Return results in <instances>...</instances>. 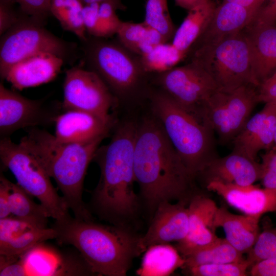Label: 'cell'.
Listing matches in <instances>:
<instances>
[{
	"instance_id": "6da1fadb",
	"label": "cell",
	"mask_w": 276,
	"mask_h": 276,
	"mask_svg": "<svg viewBox=\"0 0 276 276\" xmlns=\"http://www.w3.org/2000/svg\"><path fill=\"white\" fill-rule=\"evenodd\" d=\"M135 181L147 206L155 212L164 201L187 202L192 180L158 120L150 112L137 122Z\"/></svg>"
},
{
	"instance_id": "7a4b0ae2",
	"label": "cell",
	"mask_w": 276,
	"mask_h": 276,
	"mask_svg": "<svg viewBox=\"0 0 276 276\" xmlns=\"http://www.w3.org/2000/svg\"><path fill=\"white\" fill-rule=\"evenodd\" d=\"M136 128L137 122L132 120L117 124L110 142L99 147L94 158L101 174L91 205L100 217L115 225L121 226L137 210L133 190Z\"/></svg>"
},
{
	"instance_id": "3957f363",
	"label": "cell",
	"mask_w": 276,
	"mask_h": 276,
	"mask_svg": "<svg viewBox=\"0 0 276 276\" xmlns=\"http://www.w3.org/2000/svg\"><path fill=\"white\" fill-rule=\"evenodd\" d=\"M60 243L75 247L93 274L125 276L135 257L145 251L141 237L122 226H108L71 216L52 226Z\"/></svg>"
},
{
	"instance_id": "277c9868",
	"label": "cell",
	"mask_w": 276,
	"mask_h": 276,
	"mask_svg": "<svg viewBox=\"0 0 276 276\" xmlns=\"http://www.w3.org/2000/svg\"><path fill=\"white\" fill-rule=\"evenodd\" d=\"M104 138L87 143H62L45 130L29 128L20 144L38 160L56 181L75 218L92 220L82 199L85 176Z\"/></svg>"
},
{
	"instance_id": "5b68a950",
	"label": "cell",
	"mask_w": 276,
	"mask_h": 276,
	"mask_svg": "<svg viewBox=\"0 0 276 276\" xmlns=\"http://www.w3.org/2000/svg\"><path fill=\"white\" fill-rule=\"evenodd\" d=\"M108 38L88 36L81 41L87 69L102 79L119 105L135 107L148 102L154 88L153 74L144 69L140 56Z\"/></svg>"
},
{
	"instance_id": "8992f818",
	"label": "cell",
	"mask_w": 276,
	"mask_h": 276,
	"mask_svg": "<svg viewBox=\"0 0 276 276\" xmlns=\"http://www.w3.org/2000/svg\"><path fill=\"white\" fill-rule=\"evenodd\" d=\"M148 102L190 175H199L218 157L214 132L159 89L154 87Z\"/></svg>"
},
{
	"instance_id": "52a82bcc",
	"label": "cell",
	"mask_w": 276,
	"mask_h": 276,
	"mask_svg": "<svg viewBox=\"0 0 276 276\" xmlns=\"http://www.w3.org/2000/svg\"><path fill=\"white\" fill-rule=\"evenodd\" d=\"M208 72L219 90L231 91L241 86L257 87L248 41L243 30L212 43L192 48L188 56Z\"/></svg>"
},
{
	"instance_id": "ba28073f",
	"label": "cell",
	"mask_w": 276,
	"mask_h": 276,
	"mask_svg": "<svg viewBox=\"0 0 276 276\" xmlns=\"http://www.w3.org/2000/svg\"><path fill=\"white\" fill-rule=\"evenodd\" d=\"M44 21L20 10L18 21L1 36L0 75L4 79L14 64L42 53H50L64 62L76 59L77 45L56 36L47 30Z\"/></svg>"
},
{
	"instance_id": "9c48e42d",
	"label": "cell",
	"mask_w": 276,
	"mask_h": 276,
	"mask_svg": "<svg viewBox=\"0 0 276 276\" xmlns=\"http://www.w3.org/2000/svg\"><path fill=\"white\" fill-rule=\"evenodd\" d=\"M0 158L17 183L40 201L50 217L61 221L71 217L66 203L58 195L51 177L36 157L20 143H13L9 137L1 138Z\"/></svg>"
},
{
	"instance_id": "30bf717a",
	"label": "cell",
	"mask_w": 276,
	"mask_h": 276,
	"mask_svg": "<svg viewBox=\"0 0 276 276\" xmlns=\"http://www.w3.org/2000/svg\"><path fill=\"white\" fill-rule=\"evenodd\" d=\"M257 87L241 86L231 91L218 90L200 110L199 118L225 144L233 142L250 118L258 100Z\"/></svg>"
},
{
	"instance_id": "8fae6325",
	"label": "cell",
	"mask_w": 276,
	"mask_h": 276,
	"mask_svg": "<svg viewBox=\"0 0 276 276\" xmlns=\"http://www.w3.org/2000/svg\"><path fill=\"white\" fill-rule=\"evenodd\" d=\"M152 80L155 87L197 118L205 103L219 90L211 75L192 61L163 73L153 74Z\"/></svg>"
},
{
	"instance_id": "7c38bea8",
	"label": "cell",
	"mask_w": 276,
	"mask_h": 276,
	"mask_svg": "<svg viewBox=\"0 0 276 276\" xmlns=\"http://www.w3.org/2000/svg\"><path fill=\"white\" fill-rule=\"evenodd\" d=\"M63 89L61 107L64 111L81 110L106 119H116L113 112L119 104L95 72L80 65L67 70Z\"/></svg>"
},
{
	"instance_id": "4fadbf2b",
	"label": "cell",
	"mask_w": 276,
	"mask_h": 276,
	"mask_svg": "<svg viewBox=\"0 0 276 276\" xmlns=\"http://www.w3.org/2000/svg\"><path fill=\"white\" fill-rule=\"evenodd\" d=\"M59 114L42 100H32L0 84L1 139L9 137L15 131L55 122Z\"/></svg>"
},
{
	"instance_id": "5bb4252c",
	"label": "cell",
	"mask_w": 276,
	"mask_h": 276,
	"mask_svg": "<svg viewBox=\"0 0 276 276\" xmlns=\"http://www.w3.org/2000/svg\"><path fill=\"white\" fill-rule=\"evenodd\" d=\"M17 261L22 267L24 276L94 275L81 256L66 255L45 242L33 247Z\"/></svg>"
},
{
	"instance_id": "9a60e30c",
	"label": "cell",
	"mask_w": 276,
	"mask_h": 276,
	"mask_svg": "<svg viewBox=\"0 0 276 276\" xmlns=\"http://www.w3.org/2000/svg\"><path fill=\"white\" fill-rule=\"evenodd\" d=\"M186 203L164 201L158 205L148 229L140 238L145 251L151 245L178 243L186 238L189 226V211Z\"/></svg>"
},
{
	"instance_id": "2e32d148",
	"label": "cell",
	"mask_w": 276,
	"mask_h": 276,
	"mask_svg": "<svg viewBox=\"0 0 276 276\" xmlns=\"http://www.w3.org/2000/svg\"><path fill=\"white\" fill-rule=\"evenodd\" d=\"M55 137L62 143H87L105 138L117 124L94 113L70 110L59 114L55 120Z\"/></svg>"
},
{
	"instance_id": "e0dca14e",
	"label": "cell",
	"mask_w": 276,
	"mask_h": 276,
	"mask_svg": "<svg viewBox=\"0 0 276 276\" xmlns=\"http://www.w3.org/2000/svg\"><path fill=\"white\" fill-rule=\"evenodd\" d=\"M189 226L186 238L177 243L176 248L185 257L207 246L217 237L214 219L218 207L214 200L202 195H195L188 206Z\"/></svg>"
},
{
	"instance_id": "ac0fdd59",
	"label": "cell",
	"mask_w": 276,
	"mask_h": 276,
	"mask_svg": "<svg viewBox=\"0 0 276 276\" xmlns=\"http://www.w3.org/2000/svg\"><path fill=\"white\" fill-rule=\"evenodd\" d=\"M275 124L276 100H273L249 118L233 141V151L256 160L261 150L273 146Z\"/></svg>"
},
{
	"instance_id": "d6986e66",
	"label": "cell",
	"mask_w": 276,
	"mask_h": 276,
	"mask_svg": "<svg viewBox=\"0 0 276 276\" xmlns=\"http://www.w3.org/2000/svg\"><path fill=\"white\" fill-rule=\"evenodd\" d=\"M210 191L217 193L231 206L245 215L260 217L276 211V191L256 186H239L212 181L206 184Z\"/></svg>"
},
{
	"instance_id": "ffe728a7",
	"label": "cell",
	"mask_w": 276,
	"mask_h": 276,
	"mask_svg": "<svg viewBox=\"0 0 276 276\" xmlns=\"http://www.w3.org/2000/svg\"><path fill=\"white\" fill-rule=\"evenodd\" d=\"M262 173L261 164L233 151L225 156L213 159L200 175L203 177L206 184L216 181L245 186L260 180Z\"/></svg>"
},
{
	"instance_id": "44dd1931",
	"label": "cell",
	"mask_w": 276,
	"mask_h": 276,
	"mask_svg": "<svg viewBox=\"0 0 276 276\" xmlns=\"http://www.w3.org/2000/svg\"><path fill=\"white\" fill-rule=\"evenodd\" d=\"M257 12L238 3L223 1L217 6L206 30L191 49L243 31L252 22Z\"/></svg>"
},
{
	"instance_id": "7402d4cb",
	"label": "cell",
	"mask_w": 276,
	"mask_h": 276,
	"mask_svg": "<svg viewBox=\"0 0 276 276\" xmlns=\"http://www.w3.org/2000/svg\"><path fill=\"white\" fill-rule=\"evenodd\" d=\"M61 58L42 53L21 60L13 65L3 80L16 89L38 86L54 79L64 63Z\"/></svg>"
},
{
	"instance_id": "603a6c76",
	"label": "cell",
	"mask_w": 276,
	"mask_h": 276,
	"mask_svg": "<svg viewBox=\"0 0 276 276\" xmlns=\"http://www.w3.org/2000/svg\"><path fill=\"white\" fill-rule=\"evenodd\" d=\"M244 31L258 85L276 70V25L250 24Z\"/></svg>"
},
{
	"instance_id": "cb8c5ba5",
	"label": "cell",
	"mask_w": 276,
	"mask_h": 276,
	"mask_svg": "<svg viewBox=\"0 0 276 276\" xmlns=\"http://www.w3.org/2000/svg\"><path fill=\"white\" fill-rule=\"evenodd\" d=\"M260 217L233 214L226 208H218L214 219V226L221 227L226 240L236 249L248 253L259 235Z\"/></svg>"
},
{
	"instance_id": "d4e9b609",
	"label": "cell",
	"mask_w": 276,
	"mask_h": 276,
	"mask_svg": "<svg viewBox=\"0 0 276 276\" xmlns=\"http://www.w3.org/2000/svg\"><path fill=\"white\" fill-rule=\"evenodd\" d=\"M217 5L210 0L188 11V14L177 29L173 44L187 56L210 22Z\"/></svg>"
},
{
	"instance_id": "484cf974",
	"label": "cell",
	"mask_w": 276,
	"mask_h": 276,
	"mask_svg": "<svg viewBox=\"0 0 276 276\" xmlns=\"http://www.w3.org/2000/svg\"><path fill=\"white\" fill-rule=\"evenodd\" d=\"M185 263L176 248L168 243L148 247L142 258L136 274L141 276H167Z\"/></svg>"
},
{
	"instance_id": "4316f807",
	"label": "cell",
	"mask_w": 276,
	"mask_h": 276,
	"mask_svg": "<svg viewBox=\"0 0 276 276\" xmlns=\"http://www.w3.org/2000/svg\"><path fill=\"white\" fill-rule=\"evenodd\" d=\"M116 35L123 47L140 56L148 53L158 44L167 42L158 32L144 21H122Z\"/></svg>"
},
{
	"instance_id": "83f0119b",
	"label": "cell",
	"mask_w": 276,
	"mask_h": 276,
	"mask_svg": "<svg viewBox=\"0 0 276 276\" xmlns=\"http://www.w3.org/2000/svg\"><path fill=\"white\" fill-rule=\"evenodd\" d=\"M11 214L14 217L41 228H47L50 216L44 206L17 183L8 180Z\"/></svg>"
},
{
	"instance_id": "f1b7e54d",
	"label": "cell",
	"mask_w": 276,
	"mask_h": 276,
	"mask_svg": "<svg viewBox=\"0 0 276 276\" xmlns=\"http://www.w3.org/2000/svg\"><path fill=\"white\" fill-rule=\"evenodd\" d=\"M56 237V231L52 227H34L22 232L0 246V267L16 261L36 245Z\"/></svg>"
},
{
	"instance_id": "f546056e",
	"label": "cell",
	"mask_w": 276,
	"mask_h": 276,
	"mask_svg": "<svg viewBox=\"0 0 276 276\" xmlns=\"http://www.w3.org/2000/svg\"><path fill=\"white\" fill-rule=\"evenodd\" d=\"M183 267H190L208 264L244 261L243 253L232 246L225 238H219L211 244L184 257Z\"/></svg>"
},
{
	"instance_id": "4dcf8cb0",
	"label": "cell",
	"mask_w": 276,
	"mask_h": 276,
	"mask_svg": "<svg viewBox=\"0 0 276 276\" xmlns=\"http://www.w3.org/2000/svg\"><path fill=\"white\" fill-rule=\"evenodd\" d=\"M83 6L81 0H51L50 5L51 14L63 29L74 33L81 41L87 37L82 15Z\"/></svg>"
},
{
	"instance_id": "1f68e13d",
	"label": "cell",
	"mask_w": 276,
	"mask_h": 276,
	"mask_svg": "<svg viewBox=\"0 0 276 276\" xmlns=\"http://www.w3.org/2000/svg\"><path fill=\"white\" fill-rule=\"evenodd\" d=\"M172 42L155 46L148 53L141 56L144 69L150 74H158L175 67L187 57Z\"/></svg>"
},
{
	"instance_id": "d6a6232c",
	"label": "cell",
	"mask_w": 276,
	"mask_h": 276,
	"mask_svg": "<svg viewBox=\"0 0 276 276\" xmlns=\"http://www.w3.org/2000/svg\"><path fill=\"white\" fill-rule=\"evenodd\" d=\"M143 21L158 32L167 42L172 40L177 29L171 19L167 0H146Z\"/></svg>"
},
{
	"instance_id": "836d02e7",
	"label": "cell",
	"mask_w": 276,
	"mask_h": 276,
	"mask_svg": "<svg viewBox=\"0 0 276 276\" xmlns=\"http://www.w3.org/2000/svg\"><path fill=\"white\" fill-rule=\"evenodd\" d=\"M251 265L246 260L243 262L208 264L186 267L193 276H246Z\"/></svg>"
},
{
	"instance_id": "e575fe53",
	"label": "cell",
	"mask_w": 276,
	"mask_h": 276,
	"mask_svg": "<svg viewBox=\"0 0 276 276\" xmlns=\"http://www.w3.org/2000/svg\"><path fill=\"white\" fill-rule=\"evenodd\" d=\"M117 9L110 3H100L97 17L99 38H109L117 34L123 21L116 14Z\"/></svg>"
},
{
	"instance_id": "d590c367",
	"label": "cell",
	"mask_w": 276,
	"mask_h": 276,
	"mask_svg": "<svg viewBox=\"0 0 276 276\" xmlns=\"http://www.w3.org/2000/svg\"><path fill=\"white\" fill-rule=\"evenodd\" d=\"M276 256V229L260 233L246 260L251 266L255 263Z\"/></svg>"
},
{
	"instance_id": "8d00e7d4",
	"label": "cell",
	"mask_w": 276,
	"mask_h": 276,
	"mask_svg": "<svg viewBox=\"0 0 276 276\" xmlns=\"http://www.w3.org/2000/svg\"><path fill=\"white\" fill-rule=\"evenodd\" d=\"M34 227L38 226L15 217L0 219V246Z\"/></svg>"
},
{
	"instance_id": "74e56055",
	"label": "cell",
	"mask_w": 276,
	"mask_h": 276,
	"mask_svg": "<svg viewBox=\"0 0 276 276\" xmlns=\"http://www.w3.org/2000/svg\"><path fill=\"white\" fill-rule=\"evenodd\" d=\"M18 4L20 10L26 15L45 22L51 14V0H13Z\"/></svg>"
},
{
	"instance_id": "f35d334b",
	"label": "cell",
	"mask_w": 276,
	"mask_h": 276,
	"mask_svg": "<svg viewBox=\"0 0 276 276\" xmlns=\"http://www.w3.org/2000/svg\"><path fill=\"white\" fill-rule=\"evenodd\" d=\"M13 0H0V35L2 36L19 20L20 12L14 9Z\"/></svg>"
},
{
	"instance_id": "ab89813d",
	"label": "cell",
	"mask_w": 276,
	"mask_h": 276,
	"mask_svg": "<svg viewBox=\"0 0 276 276\" xmlns=\"http://www.w3.org/2000/svg\"><path fill=\"white\" fill-rule=\"evenodd\" d=\"M99 3L84 5L82 15L84 25L88 36L97 37L98 34L97 17Z\"/></svg>"
},
{
	"instance_id": "60d3db41",
	"label": "cell",
	"mask_w": 276,
	"mask_h": 276,
	"mask_svg": "<svg viewBox=\"0 0 276 276\" xmlns=\"http://www.w3.org/2000/svg\"><path fill=\"white\" fill-rule=\"evenodd\" d=\"M259 102L276 100V70L257 87Z\"/></svg>"
},
{
	"instance_id": "b9f144b4",
	"label": "cell",
	"mask_w": 276,
	"mask_h": 276,
	"mask_svg": "<svg viewBox=\"0 0 276 276\" xmlns=\"http://www.w3.org/2000/svg\"><path fill=\"white\" fill-rule=\"evenodd\" d=\"M255 25H276V0H269L257 12L251 23Z\"/></svg>"
},
{
	"instance_id": "7bdbcfd3",
	"label": "cell",
	"mask_w": 276,
	"mask_h": 276,
	"mask_svg": "<svg viewBox=\"0 0 276 276\" xmlns=\"http://www.w3.org/2000/svg\"><path fill=\"white\" fill-rule=\"evenodd\" d=\"M249 273L251 276H276V256L254 264Z\"/></svg>"
},
{
	"instance_id": "ee69618b",
	"label": "cell",
	"mask_w": 276,
	"mask_h": 276,
	"mask_svg": "<svg viewBox=\"0 0 276 276\" xmlns=\"http://www.w3.org/2000/svg\"><path fill=\"white\" fill-rule=\"evenodd\" d=\"M8 180L3 174L0 176V219L10 216L11 214Z\"/></svg>"
},
{
	"instance_id": "f6af8a7d",
	"label": "cell",
	"mask_w": 276,
	"mask_h": 276,
	"mask_svg": "<svg viewBox=\"0 0 276 276\" xmlns=\"http://www.w3.org/2000/svg\"><path fill=\"white\" fill-rule=\"evenodd\" d=\"M210 0H174L175 5L187 11Z\"/></svg>"
},
{
	"instance_id": "bcb514c9",
	"label": "cell",
	"mask_w": 276,
	"mask_h": 276,
	"mask_svg": "<svg viewBox=\"0 0 276 276\" xmlns=\"http://www.w3.org/2000/svg\"><path fill=\"white\" fill-rule=\"evenodd\" d=\"M234 2L257 11L263 5L266 0H223Z\"/></svg>"
},
{
	"instance_id": "7dc6e473",
	"label": "cell",
	"mask_w": 276,
	"mask_h": 276,
	"mask_svg": "<svg viewBox=\"0 0 276 276\" xmlns=\"http://www.w3.org/2000/svg\"><path fill=\"white\" fill-rule=\"evenodd\" d=\"M84 5L94 3H101L108 2L111 4L117 10L125 11L126 9V6L123 4L122 0H81Z\"/></svg>"
},
{
	"instance_id": "c3c4849f",
	"label": "cell",
	"mask_w": 276,
	"mask_h": 276,
	"mask_svg": "<svg viewBox=\"0 0 276 276\" xmlns=\"http://www.w3.org/2000/svg\"><path fill=\"white\" fill-rule=\"evenodd\" d=\"M272 148L276 149V124H275V127L274 143H273Z\"/></svg>"
},
{
	"instance_id": "681fc988",
	"label": "cell",
	"mask_w": 276,
	"mask_h": 276,
	"mask_svg": "<svg viewBox=\"0 0 276 276\" xmlns=\"http://www.w3.org/2000/svg\"><path fill=\"white\" fill-rule=\"evenodd\" d=\"M275 229H276V228H275Z\"/></svg>"
}]
</instances>
